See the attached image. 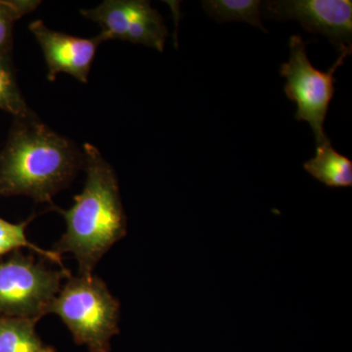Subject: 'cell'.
<instances>
[{
  "label": "cell",
  "instance_id": "cell-1",
  "mask_svg": "<svg viewBox=\"0 0 352 352\" xmlns=\"http://www.w3.org/2000/svg\"><path fill=\"white\" fill-rule=\"evenodd\" d=\"M82 156L87 175L82 191L69 210L53 207L66 221V231L54 251L61 256L73 254L78 274H90L109 250L126 235L127 220L113 166L89 143L83 145Z\"/></svg>",
  "mask_w": 352,
  "mask_h": 352
},
{
  "label": "cell",
  "instance_id": "cell-2",
  "mask_svg": "<svg viewBox=\"0 0 352 352\" xmlns=\"http://www.w3.org/2000/svg\"><path fill=\"white\" fill-rule=\"evenodd\" d=\"M82 164L76 146L38 118L15 119L0 151V196L24 195L53 205V197Z\"/></svg>",
  "mask_w": 352,
  "mask_h": 352
},
{
  "label": "cell",
  "instance_id": "cell-3",
  "mask_svg": "<svg viewBox=\"0 0 352 352\" xmlns=\"http://www.w3.org/2000/svg\"><path fill=\"white\" fill-rule=\"evenodd\" d=\"M50 308L61 318L76 344L90 352H109L110 342L120 333V303L100 277L71 276Z\"/></svg>",
  "mask_w": 352,
  "mask_h": 352
},
{
  "label": "cell",
  "instance_id": "cell-4",
  "mask_svg": "<svg viewBox=\"0 0 352 352\" xmlns=\"http://www.w3.org/2000/svg\"><path fill=\"white\" fill-rule=\"evenodd\" d=\"M69 270H50L43 261L15 251L0 261V316L41 320L61 289Z\"/></svg>",
  "mask_w": 352,
  "mask_h": 352
},
{
  "label": "cell",
  "instance_id": "cell-5",
  "mask_svg": "<svg viewBox=\"0 0 352 352\" xmlns=\"http://www.w3.org/2000/svg\"><path fill=\"white\" fill-rule=\"evenodd\" d=\"M291 56L281 66L280 73L286 78L285 94L289 100L295 102L298 111L295 119L307 122L311 127L316 145L329 139L324 132V122L332 101L337 82L333 74L351 54V45L340 50V56L328 72H321L310 63L307 54V45L300 36L289 38Z\"/></svg>",
  "mask_w": 352,
  "mask_h": 352
},
{
  "label": "cell",
  "instance_id": "cell-6",
  "mask_svg": "<svg viewBox=\"0 0 352 352\" xmlns=\"http://www.w3.org/2000/svg\"><path fill=\"white\" fill-rule=\"evenodd\" d=\"M80 14L100 27L102 43L120 39L164 51L168 29L149 1L106 0L95 8L80 10Z\"/></svg>",
  "mask_w": 352,
  "mask_h": 352
},
{
  "label": "cell",
  "instance_id": "cell-7",
  "mask_svg": "<svg viewBox=\"0 0 352 352\" xmlns=\"http://www.w3.org/2000/svg\"><path fill=\"white\" fill-rule=\"evenodd\" d=\"M264 7L272 17L298 21L307 31L327 36L339 50L351 45V0H273Z\"/></svg>",
  "mask_w": 352,
  "mask_h": 352
},
{
  "label": "cell",
  "instance_id": "cell-8",
  "mask_svg": "<svg viewBox=\"0 0 352 352\" xmlns=\"http://www.w3.org/2000/svg\"><path fill=\"white\" fill-rule=\"evenodd\" d=\"M29 29L43 50L48 80L54 82L59 74L65 73L78 82H88L97 48L102 43L98 36L92 38L69 36L53 31L41 20L31 23Z\"/></svg>",
  "mask_w": 352,
  "mask_h": 352
},
{
  "label": "cell",
  "instance_id": "cell-9",
  "mask_svg": "<svg viewBox=\"0 0 352 352\" xmlns=\"http://www.w3.org/2000/svg\"><path fill=\"white\" fill-rule=\"evenodd\" d=\"M305 170L329 187L352 186V162L336 151L329 139L316 145V154L305 164Z\"/></svg>",
  "mask_w": 352,
  "mask_h": 352
},
{
  "label": "cell",
  "instance_id": "cell-10",
  "mask_svg": "<svg viewBox=\"0 0 352 352\" xmlns=\"http://www.w3.org/2000/svg\"><path fill=\"white\" fill-rule=\"evenodd\" d=\"M38 320L0 316V352H55L36 331Z\"/></svg>",
  "mask_w": 352,
  "mask_h": 352
},
{
  "label": "cell",
  "instance_id": "cell-11",
  "mask_svg": "<svg viewBox=\"0 0 352 352\" xmlns=\"http://www.w3.org/2000/svg\"><path fill=\"white\" fill-rule=\"evenodd\" d=\"M201 4L206 12L219 22H245L266 32L261 20L263 2L259 0H206Z\"/></svg>",
  "mask_w": 352,
  "mask_h": 352
},
{
  "label": "cell",
  "instance_id": "cell-12",
  "mask_svg": "<svg viewBox=\"0 0 352 352\" xmlns=\"http://www.w3.org/2000/svg\"><path fill=\"white\" fill-rule=\"evenodd\" d=\"M0 110L11 113L15 119L36 117L21 92L11 57L0 56Z\"/></svg>",
  "mask_w": 352,
  "mask_h": 352
},
{
  "label": "cell",
  "instance_id": "cell-13",
  "mask_svg": "<svg viewBox=\"0 0 352 352\" xmlns=\"http://www.w3.org/2000/svg\"><path fill=\"white\" fill-rule=\"evenodd\" d=\"M34 217L20 223H12L0 217V258L6 254L19 251L22 248H27L38 254L41 258L58 264L62 270H67L62 261L61 254L55 251L41 249L28 239L25 229Z\"/></svg>",
  "mask_w": 352,
  "mask_h": 352
},
{
  "label": "cell",
  "instance_id": "cell-14",
  "mask_svg": "<svg viewBox=\"0 0 352 352\" xmlns=\"http://www.w3.org/2000/svg\"><path fill=\"white\" fill-rule=\"evenodd\" d=\"M39 4L34 0H0V56L11 57L14 24Z\"/></svg>",
  "mask_w": 352,
  "mask_h": 352
}]
</instances>
